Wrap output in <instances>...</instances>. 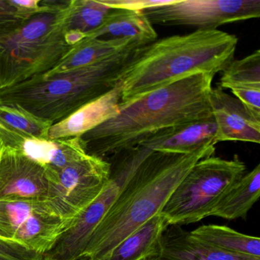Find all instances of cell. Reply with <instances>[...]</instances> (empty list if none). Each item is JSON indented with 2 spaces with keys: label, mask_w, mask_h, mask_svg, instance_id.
I'll use <instances>...</instances> for the list:
<instances>
[{
  "label": "cell",
  "mask_w": 260,
  "mask_h": 260,
  "mask_svg": "<svg viewBox=\"0 0 260 260\" xmlns=\"http://www.w3.org/2000/svg\"><path fill=\"white\" fill-rule=\"evenodd\" d=\"M169 224L161 212L122 240L107 260H150L159 258L162 234Z\"/></svg>",
  "instance_id": "obj_17"
},
{
  "label": "cell",
  "mask_w": 260,
  "mask_h": 260,
  "mask_svg": "<svg viewBox=\"0 0 260 260\" xmlns=\"http://www.w3.org/2000/svg\"><path fill=\"white\" fill-rule=\"evenodd\" d=\"M214 76L198 74L121 102L118 114L80 137L88 154L106 159L162 131L212 118Z\"/></svg>",
  "instance_id": "obj_1"
},
{
  "label": "cell",
  "mask_w": 260,
  "mask_h": 260,
  "mask_svg": "<svg viewBox=\"0 0 260 260\" xmlns=\"http://www.w3.org/2000/svg\"><path fill=\"white\" fill-rule=\"evenodd\" d=\"M160 260H260L226 252L201 241L181 226L170 225L162 234Z\"/></svg>",
  "instance_id": "obj_15"
},
{
  "label": "cell",
  "mask_w": 260,
  "mask_h": 260,
  "mask_svg": "<svg viewBox=\"0 0 260 260\" xmlns=\"http://www.w3.org/2000/svg\"><path fill=\"white\" fill-rule=\"evenodd\" d=\"M194 238L226 252L260 258V239L226 226L202 225L191 231Z\"/></svg>",
  "instance_id": "obj_20"
},
{
  "label": "cell",
  "mask_w": 260,
  "mask_h": 260,
  "mask_svg": "<svg viewBox=\"0 0 260 260\" xmlns=\"http://www.w3.org/2000/svg\"><path fill=\"white\" fill-rule=\"evenodd\" d=\"M71 220L58 215L47 201H0V238L43 254Z\"/></svg>",
  "instance_id": "obj_10"
},
{
  "label": "cell",
  "mask_w": 260,
  "mask_h": 260,
  "mask_svg": "<svg viewBox=\"0 0 260 260\" xmlns=\"http://www.w3.org/2000/svg\"><path fill=\"white\" fill-rule=\"evenodd\" d=\"M246 169L237 155L232 159L211 156L198 161L161 211L169 226L191 224L209 217Z\"/></svg>",
  "instance_id": "obj_6"
},
{
  "label": "cell",
  "mask_w": 260,
  "mask_h": 260,
  "mask_svg": "<svg viewBox=\"0 0 260 260\" xmlns=\"http://www.w3.org/2000/svg\"><path fill=\"white\" fill-rule=\"evenodd\" d=\"M113 9L103 0H71L65 19L64 31L83 34L97 29Z\"/></svg>",
  "instance_id": "obj_21"
},
{
  "label": "cell",
  "mask_w": 260,
  "mask_h": 260,
  "mask_svg": "<svg viewBox=\"0 0 260 260\" xmlns=\"http://www.w3.org/2000/svg\"><path fill=\"white\" fill-rule=\"evenodd\" d=\"M85 38H86V35L79 31H67L64 34L65 41L71 47H74V45L80 43Z\"/></svg>",
  "instance_id": "obj_28"
},
{
  "label": "cell",
  "mask_w": 260,
  "mask_h": 260,
  "mask_svg": "<svg viewBox=\"0 0 260 260\" xmlns=\"http://www.w3.org/2000/svg\"><path fill=\"white\" fill-rule=\"evenodd\" d=\"M122 86L118 82L113 89L80 108L65 119L52 124L48 139L80 137L118 114Z\"/></svg>",
  "instance_id": "obj_13"
},
{
  "label": "cell",
  "mask_w": 260,
  "mask_h": 260,
  "mask_svg": "<svg viewBox=\"0 0 260 260\" xmlns=\"http://www.w3.org/2000/svg\"><path fill=\"white\" fill-rule=\"evenodd\" d=\"M142 47L144 45L135 41H103L86 37L80 43L74 45L66 56L45 74L51 75L89 66L110 58L126 50Z\"/></svg>",
  "instance_id": "obj_18"
},
{
  "label": "cell",
  "mask_w": 260,
  "mask_h": 260,
  "mask_svg": "<svg viewBox=\"0 0 260 260\" xmlns=\"http://www.w3.org/2000/svg\"><path fill=\"white\" fill-rule=\"evenodd\" d=\"M48 190L47 169L4 145L0 154V201H47Z\"/></svg>",
  "instance_id": "obj_11"
},
{
  "label": "cell",
  "mask_w": 260,
  "mask_h": 260,
  "mask_svg": "<svg viewBox=\"0 0 260 260\" xmlns=\"http://www.w3.org/2000/svg\"><path fill=\"white\" fill-rule=\"evenodd\" d=\"M234 97L248 109L260 115V86H246L231 89Z\"/></svg>",
  "instance_id": "obj_26"
},
{
  "label": "cell",
  "mask_w": 260,
  "mask_h": 260,
  "mask_svg": "<svg viewBox=\"0 0 260 260\" xmlns=\"http://www.w3.org/2000/svg\"><path fill=\"white\" fill-rule=\"evenodd\" d=\"M150 260H160V259H159V258H152V259H150Z\"/></svg>",
  "instance_id": "obj_30"
},
{
  "label": "cell",
  "mask_w": 260,
  "mask_h": 260,
  "mask_svg": "<svg viewBox=\"0 0 260 260\" xmlns=\"http://www.w3.org/2000/svg\"><path fill=\"white\" fill-rule=\"evenodd\" d=\"M217 126L214 118L162 131L140 147L153 151L187 154L205 146H215Z\"/></svg>",
  "instance_id": "obj_14"
},
{
  "label": "cell",
  "mask_w": 260,
  "mask_h": 260,
  "mask_svg": "<svg viewBox=\"0 0 260 260\" xmlns=\"http://www.w3.org/2000/svg\"><path fill=\"white\" fill-rule=\"evenodd\" d=\"M260 196V164L231 186L211 211V215L228 220H246Z\"/></svg>",
  "instance_id": "obj_19"
},
{
  "label": "cell",
  "mask_w": 260,
  "mask_h": 260,
  "mask_svg": "<svg viewBox=\"0 0 260 260\" xmlns=\"http://www.w3.org/2000/svg\"><path fill=\"white\" fill-rule=\"evenodd\" d=\"M173 0H103L112 9L144 11L148 9L170 4Z\"/></svg>",
  "instance_id": "obj_27"
},
{
  "label": "cell",
  "mask_w": 260,
  "mask_h": 260,
  "mask_svg": "<svg viewBox=\"0 0 260 260\" xmlns=\"http://www.w3.org/2000/svg\"><path fill=\"white\" fill-rule=\"evenodd\" d=\"M237 44L234 35L197 29L138 48L121 73V102L196 74L215 76L234 60Z\"/></svg>",
  "instance_id": "obj_3"
},
{
  "label": "cell",
  "mask_w": 260,
  "mask_h": 260,
  "mask_svg": "<svg viewBox=\"0 0 260 260\" xmlns=\"http://www.w3.org/2000/svg\"><path fill=\"white\" fill-rule=\"evenodd\" d=\"M211 112L217 126L216 141L260 143V115L248 109L240 100L220 86L212 88Z\"/></svg>",
  "instance_id": "obj_12"
},
{
  "label": "cell",
  "mask_w": 260,
  "mask_h": 260,
  "mask_svg": "<svg viewBox=\"0 0 260 260\" xmlns=\"http://www.w3.org/2000/svg\"><path fill=\"white\" fill-rule=\"evenodd\" d=\"M86 37L103 41H135L146 46L156 42L158 35L143 12L113 9L103 25Z\"/></svg>",
  "instance_id": "obj_16"
},
{
  "label": "cell",
  "mask_w": 260,
  "mask_h": 260,
  "mask_svg": "<svg viewBox=\"0 0 260 260\" xmlns=\"http://www.w3.org/2000/svg\"><path fill=\"white\" fill-rule=\"evenodd\" d=\"M52 124L19 106L0 103V127L30 138H48Z\"/></svg>",
  "instance_id": "obj_22"
},
{
  "label": "cell",
  "mask_w": 260,
  "mask_h": 260,
  "mask_svg": "<svg viewBox=\"0 0 260 260\" xmlns=\"http://www.w3.org/2000/svg\"><path fill=\"white\" fill-rule=\"evenodd\" d=\"M147 155L145 149L137 147L106 159L111 164L107 185L100 196L74 217L60 233L44 253V260L80 259L95 228Z\"/></svg>",
  "instance_id": "obj_7"
},
{
  "label": "cell",
  "mask_w": 260,
  "mask_h": 260,
  "mask_svg": "<svg viewBox=\"0 0 260 260\" xmlns=\"http://www.w3.org/2000/svg\"><path fill=\"white\" fill-rule=\"evenodd\" d=\"M260 86V51L240 60H232L222 71L219 86L222 89Z\"/></svg>",
  "instance_id": "obj_23"
},
{
  "label": "cell",
  "mask_w": 260,
  "mask_h": 260,
  "mask_svg": "<svg viewBox=\"0 0 260 260\" xmlns=\"http://www.w3.org/2000/svg\"><path fill=\"white\" fill-rule=\"evenodd\" d=\"M138 48L71 71L44 75L0 91V103L14 105L54 124L109 92Z\"/></svg>",
  "instance_id": "obj_4"
},
{
  "label": "cell",
  "mask_w": 260,
  "mask_h": 260,
  "mask_svg": "<svg viewBox=\"0 0 260 260\" xmlns=\"http://www.w3.org/2000/svg\"><path fill=\"white\" fill-rule=\"evenodd\" d=\"M143 13L152 25L216 30L226 24L259 17L260 0H173Z\"/></svg>",
  "instance_id": "obj_9"
},
{
  "label": "cell",
  "mask_w": 260,
  "mask_h": 260,
  "mask_svg": "<svg viewBox=\"0 0 260 260\" xmlns=\"http://www.w3.org/2000/svg\"><path fill=\"white\" fill-rule=\"evenodd\" d=\"M214 152L212 145L187 154L150 150L95 228L80 260H107L124 239L161 212L194 164Z\"/></svg>",
  "instance_id": "obj_2"
},
{
  "label": "cell",
  "mask_w": 260,
  "mask_h": 260,
  "mask_svg": "<svg viewBox=\"0 0 260 260\" xmlns=\"http://www.w3.org/2000/svg\"><path fill=\"white\" fill-rule=\"evenodd\" d=\"M47 170V202L60 217L72 220L104 189L110 178L111 164L86 153L60 170Z\"/></svg>",
  "instance_id": "obj_8"
},
{
  "label": "cell",
  "mask_w": 260,
  "mask_h": 260,
  "mask_svg": "<svg viewBox=\"0 0 260 260\" xmlns=\"http://www.w3.org/2000/svg\"><path fill=\"white\" fill-rule=\"evenodd\" d=\"M0 260H44V254L17 242L0 238Z\"/></svg>",
  "instance_id": "obj_25"
},
{
  "label": "cell",
  "mask_w": 260,
  "mask_h": 260,
  "mask_svg": "<svg viewBox=\"0 0 260 260\" xmlns=\"http://www.w3.org/2000/svg\"><path fill=\"white\" fill-rule=\"evenodd\" d=\"M4 142H3L2 139L0 138V154H1V152H2L3 148H4Z\"/></svg>",
  "instance_id": "obj_29"
},
{
  "label": "cell",
  "mask_w": 260,
  "mask_h": 260,
  "mask_svg": "<svg viewBox=\"0 0 260 260\" xmlns=\"http://www.w3.org/2000/svg\"><path fill=\"white\" fill-rule=\"evenodd\" d=\"M70 4L49 0L47 10L0 32V91L47 74L71 51L63 27Z\"/></svg>",
  "instance_id": "obj_5"
},
{
  "label": "cell",
  "mask_w": 260,
  "mask_h": 260,
  "mask_svg": "<svg viewBox=\"0 0 260 260\" xmlns=\"http://www.w3.org/2000/svg\"><path fill=\"white\" fill-rule=\"evenodd\" d=\"M38 13L40 12L19 8L13 4L12 0H0V32L19 26Z\"/></svg>",
  "instance_id": "obj_24"
}]
</instances>
